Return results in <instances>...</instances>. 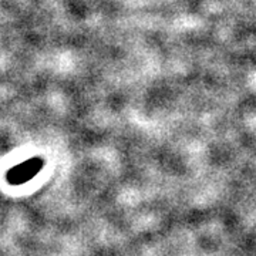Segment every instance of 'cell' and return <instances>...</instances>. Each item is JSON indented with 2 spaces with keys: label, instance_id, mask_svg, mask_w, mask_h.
Wrapping results in <instances>:
<instances>
[{
  "label": "cell",
  "instance_id": "6da1fadb",
  "mask_svg": "<svg viewBox=\"0 0 256 256\" xmlns=\"http://www.w3.org/2000/svg\"><path fill=\"white\" fill-rule=\"evenodd\" d=\"M43 160L42 158H30L24 162H20L16 166L10 168L6 174L8 182L12 185H23L28 182L30 180H33L43 168Z\"/></svg>",
  "mask_w": 256,
  "mask_h": 256
}]
</instances>
